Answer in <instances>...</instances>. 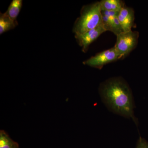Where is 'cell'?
I'll list each match as a JSON object with an SVG mask.
<instances>
[{
    "label": "cell",
    "mask_w": 148,
    "mask_h": 148,
    "mask_svg": "<svg viewBox=\"0 0 148 148\" xmlns=\"http://www.w3.org/2000/svg\"><path fill=\"white\" fill-rule=\"evenodd\" d=\"M101 98L111 111L136 123L132 91L127 82L120 77L109 79L100 88Z\"/></svg>",
    "instance_id": "obj_1"
},
{
    "label": "cell",
    "mask_w": 148,
    "mask_h": 148,
    "mask_svg": "<svg viewBox=\"0 0 148 148\" xmlns=\"http://www.w3.org/2000/svg\"><path fill=\"white\" fill-rule=\"evenodd\" d=\"M102 23V10L99 2L84 5L80 16L74 23L73 32L75 35L82 34Z\"/></svg>",
    "instance_id": "obj_2"
},
{
    "label": "cell",
    "mask_w": 148,
    "mask_h": 148,
    "mask_svg": "<svg viewBox=\"0 0 148 148\" xmlns=\"http://www.w3.org/2000/svg\"><path fill=\"white\" fill-rule=\"evenodd\" d=\"M139 32L137 31L123 32L116 36V41L114 47L119 59L127 56L138 45Z\"/></svg>",
    "instance_id": "obj_3"
},
{
    "label": "cell",
    "mask_w": 148,
    "mask_h": 148,
    "mask_svg": "<svg viewBox=\"0 0 148 148\" xmlns=\"http://www.w3.org/2000/svg\"><path fill=\"white\" fill-rule=\"evenodd\" d=\"M119 60L114 47L103 51L83 62V64L92 68L101 69L106 64Z\"/></svg>",
    "instance_id": "obj_4"
},
{
    "label": "cell",
    "mask_w": 148,
    "mask_h": 148,
    "mask_svg": "<svg viewBox=\"0 0 148 148\" xmlns=\"http://www.w3.org/2000/svg\"><path fill=\"white\" fill-rule=\"evenodd\" d=\"M103 23L95 29H91L82 34L75 35V38L79 45L82 47V51H87L89 46L101 34L106 32Z\"/></svg>",
    "instance_id": "obj_5"
},
{
    "label": "cell",
    "mask_w": 148,
    "mask_h": 148,
    "mask_svg": "<svg viewBox=\"0 0 148 148\" xmlns=\"http://www.w3.org/2000/svg\"><path fill=\"white\" fill-rule=\"evenodd\" d=\"M119 12L102 11V23L106 32L110 31L117 36L123 32L119 20Z\"/></svg>",
    "instance_id": "obj_6"
},
{
    "label": "cell",
    "mask_w": 148,
    "mask_h": 148,
    "mask_svg": "<svg viewBox=\"0 0 148 148\" xmlns=\"http://www.w3.org/2000/svg\"><path fill=\"white\" fill-rule=\"evenodd\" d=\"M118 17L123 32L131 31L132 28L136 27L135 12L133 9L125 6L119 12Z\"/></svg>",
    "instance_id": "obj_7"
},
{
    "label": "cell",
    "mask_w": 148,
    "mask_h": 148,
    "mask_svg": "<svg viewBox=\"0 0 148 148\" xmlns=\"http://www.w3.org/2000/svg\"><path fill=\"white\" fill-rule=\"evenodd\" d=\"M99 3L102 11L119 12L125 6L121 0H102Z\"/></svg>",
    "instance_id": "obj_8"
},
{
    "label": "cell",
    "mask_w": 148,
    "mask_h": 148,
    "mask_svg": "<svg viewBox=\"0 0 148 148\" xmlns=\"http://www.w3.org/2000/svg\"><path fill=\"white\" fill-rule=\"evenodd\" d=\"M22 4V0H13L4 13L12 20L17 21L16 18L21 11Z\"/></svg>",
    "instance_id": "obj_9"
},
{
    "label": "cell",
    "mask_w": 148,
    "mask_h": 148,
    "mask_svg": "<svg viewBox=\"0 0 148 148\" xmlns=\"http://www.w3.org/2000/svg\"><path fill=\"white\" fill-rule=\"evenodd\" d=\"M18 24L17 21L11 19L5 14L1 13L0 15V34L14 29Z\"/></svg>",
    "instance_id": "obj_10"
},
{
    "label": "cell",
    "mask_w": 148,
    "mask_h": 148,
    "mask_svg": "<svg viewBox=\"0 0 148 148\" xmlns=\"http://www.w3.org/2000/svg\"><path fill=\"white\" fill-rule=\"evenodd\" d=\"M18 144L3 130L0 131V148H18Z\"/></svg>",
    "instance_id": "obj_11"
},
{
    "label": "cell",
    "mask_w": 148,
    "mask_h": 148,
    "mask_svg": "<svg viewBox=\"0 0 148 148\" xmlns=\"http://www.w3.org/2000/svg\"><path fill=\"white\" fill-rule=\"evenodd\" d=\"M136 148H148V143L145 139L140 137L138 140Z\"/></svg>",
    "instance_id": "obj_12"
}]
</instances>
